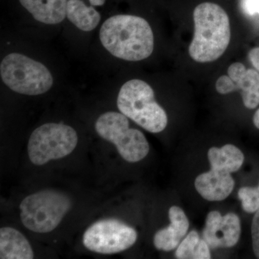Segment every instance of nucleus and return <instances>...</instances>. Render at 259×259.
<instances>
[{
	"label": "nucleus",
	"mask_w": 259,
	"mask_h": 259,
	"mask_svg": "<svg viewBox=\"0 0 259 259\" xmlns=\"http://www.w3.org/2000/svg\"><path fill=\"white\" fill-rule=\"evenodd\" d=\"M228 74L233 80L235 91L241 90L243 105L253 110L259 105V73L253 69H245L244 65L236 62L231 64Z\"/></svg>",
	"instance_id": "12"
},
{
	"label": "nucleus",
	"mask_w": 259,
	"mask_h": 259,
	"mask_svg": "<svg viewBox=\"0 0 259 259\" xmlns=\"http://www.w3.org/2000/svg\"><path fill=\"white\" fill-rule=\"evenodd\" d=\"M137 232L116 219H104L89 227L83 235V244L91 251L114 254L128 249L137 241Z\"/></svg>",
	"instance_id": "8"
},
{
	"label": "nucleus",
	"mask_w": 259,
	"mask_h": 259,
	"mask_svg": "<svg viewBox=\"0 0 259 259\" xmlns=\"http://www.w3.org/2000/svg\"><path fill=\"white\" fill-rule=\"evenodd\" d=\"M242 207L245 212L254 213L259 209V183L258 187H243L238 191Z\"/></svg>",
	"instance_id": "18"
},
{
	"label": "nucleus",
	"mask_w": 259,
	"mask_h": 259,
	"mask_svg": "<svg viewBox=\"0 0 259 259\" xmlns=\"http://www.w3.org/2000/svg\"><path fill=\"white\" fill-rule=\"evenodd\" d=\"M78 136L73 127L62 123H46L32 133L28 144L29 158L42 166L51 160L66 157L76 147Z\"/></svg>",
	"instance_id": "7"
},
{
	"label": "nucleus",
	"mask_w": 259,
	"mask_h": 259,
	"mask_svg": "<svg viewBox=\"0 0 259 259\" xmlns=\"http://www.w3.org/2000/svg\"><path fill=\"white\" fill-rule=\"evenodd\" d=\"M193 18L194 34L189 48L191 58L199 63L218 60L231 40L229 17L219 5L204 3L196 7Z\"/></svg>",
	"instance_id": "2"
},
{
	"label": "nucleus",
	"mask_w": 259,
	"mask_h": 259,
	"mask_svg": "<svg viewBox=\"0 0 259 259\" xmlns=\"http://www.w3.org/2000/svg\"><path fill=\"white\" fill-rule=\"evenodd\" d=\"M194 186L204 199L222 201L233 192L235 181L229 172L211 168L209 171L201 174L196 178Z\"/></svg>",
	"instance_id": "10"
},
{
	"label": "nucleus",
	"mask_w": 259,
	"mask_h": 259,
	"mask_svg": "<svg viewBox=\"0 0 259 259\" xmlns=\"http://www.w3.org/2000/svg\"><path fill=\"white\" fill-rule=\"evenodd\" d=\"M251 238L253 253L259 258V209L255 212L252 221Z\"/></svg>",
	"instance_id": "19"
},
{
	"label": "nucleus",
	"mask_w": 259,
	"mask_h": 259,
	"mask_svg": "<svg viewBox=\"0 0 259 259\" xmlns=\"http://www.w3.org/2000/svg\"><path fill=\"white\" fill-rule=\"evenodd\" d=\"M170 226L159 230L153 238V244L158 250L170 251L180 245L188 231L190 223L183 209L172 206L168 210Z\"/></svg>",
	"instance_id": "11"
},
{
	"label": "nucleus",
	"mask_w": 259,
	"mask_h": 259,
	"mask_svg": "<svg viewBox=\"0 0 259 259\" xmlns=\"http://www.w3.org/2000/svg\"><path fill=\"white\" fill-rule=\"evenodd\" d=\"M72 206L69 196L59 191L47 190L30 194L20 204L23 226L32 232L54 231Z\"/></svg>",
	"instance_id": "4"
},
{
	"label": "nucleus",
	"mask_w": 259,
	"mask_h": 259,
	"mask_svg": "<svg viewBox=\"0 0 259 259\" xmlns=\"http://www.w3.org/2000/svg\"><path fill=\"white\" fill-rule=\"evenodd\" d=\"M241 6L247 15H259V0H242Z\"/></svg>",
	"instance_id": "21"
},
{
	"label": "nucleus",
	"mask_w": 259,
	"mask_h": 259,
	"mask_svg": "<svg viewBox=\"0 0 259 259\" xmlns=\"http://www.w3.org/2000/svg\"><path fill=\"white\" fill-rule=\"evenodd\" d=\"M97 134L115 145L121 157L131 163L144 159L149 152V144L144 134L130 128L127 117L122 113L107 112L95 122Z\"/></svg>",
	"instance_id": "6"
},
{
	"label": "nucleus",
	"mask_w": 259,
	"mask_h": 259,
	"mask_svg": "<svg viewBox=\"0 0 259 259\" xmlns=\"http://www.w3.org/2000/svg\"><path fill=\"white\" fill-rule=\"evenodd\" d=\"M207 156L211 168L231 174L238 171L244 162L243 152L231 144L225 145L220 148H209Z\"/></svg>",
	"instance_id": "15"
},
{
	"label": "nucleus",
	"mask_w": 259,
	"mask_h": 259,
	"mask_svg": "<svg viewBox=\"0 0 259 259\" xmlns=\"http://www.w3.org/2000/svg\"><path fill=\"white\" fill-rule=\"evenodd\" d=\"M250 63L259 73V47L254 48L248 54Z\"/></svg>",
	"instance_id": "22"
},
{
	"label": "nucleus",
	"mask_w": 259,
	"mask_h": 259,
	"mask_svg": "<svg viewBox=\"0 0 259 259\" xmlns=\"http://www.w3.org/2000/svg\"><path fill=\"white\" fill-rule=\"evenodd\" d=\"M34 19L47 25L60 23L66 16L69 0H19Z\"/></svg>",
	"instance_id": "13"
},
{
	"label": "nucleus",
	"mask_w": 259,
	"mask_h": 259,
	"mask_svg": "<svg viewBox=\"0 0 259 259\" xmlns=\"http://www.w3.org/2000/svg\"><path fill=\"white\" fill-rule=\"evenodd\" d=\"M175 255L179 259H209L210 248L197 231H192L178 245Z\"/></svg>",
	"instance_id": "17"
},
{
	"label": "nucleus",
	"mask_w": 259,
	"mask_h": 259,
	"mask_svg": "<svg viewBox=\"0 0 259 259\" xmlns=\"http://www.w3.org/2000/svg\"><path fill=\"white\" fill-rule=\"evenodd\" d=\"M241 220L235 213L221 215L218 211H212L206 218L202 236L210 249L231 248L241 237Z\"/></svg>",
	"instance_id": "9"
},
{
	"label": "nucleus",
	"mask_w": 259,
	"mask_h": 259,
	"mask_svg": "<svg viewBox=\"0 0 259 259\" xmlns=\"http://www.w3.org/2000/svg\"><path fill=\"white\" fill-rule=\"evenodd\" d=\"M93 6H102L105 4V0H89Z\"/></svg>",
	"instance_id": "24"
},
{
	"label": "nucleus",
	"mask_w": 259,
	"mask_h": 259,
	"mask_svg": "<svg viewBox=\"0 0 259 259\" xmlns=\"http://www.w3.org/2000/svg\"><path fill=\"white\" fill-rule=\"evenodd\" d=\"M31 245L20 232L10 227L0 229V258L32 259Z\"/></svg>",
	"instance_id": "14"
},
{
	"label": "nucleus",
	"mask_w": 259,
	"mask_h": 259,
	"mask_svg": "<svg viewBox=\"0 0 259 259\" xmlns=\"http://www.w3.org/2000/svg\"><path fill=\"white\" fill-rule=\"evenodd\" d=\"M66 17L76 28L90 32L100 23V13L93 7L87 6L81 0H69L66 8Z\"/></svg>",
	"instance_id": "16"
},
{
	"label": "nucleus",
	"mask_w": 259,
	"mask_h": 259,
	"mask_svg": "<svg viewBox=\"0 0 259 259\" xmlns=\"http://www.w3.org/2000/svg\"><path fill=\"white\" fill-rule=\"evenodd\" d=\"M253 121L255 127L259 129V108L255 112L254 115H253Z\"/></svg>",
	"instance_id": "23"
},
{
	"label": "nucleus",
	"mask_w": 259,
	"mask_h": 259,
	"mask_svg": "<svg viewBox=\"0 0 259 259\" xmlns=\"http://www.w3.org/2000/svg\"><path fill=\"white\" fill-rule=\"evenodd\" d=\"M100 39L112 56L125 61L147 59L154 47L149 23L135 15H118L107 19L100 29Z\"/></svg>",
	"instance_id": "1"
},
{
	"label": "nucleus",
	"mask_w": 259,
	"mask_h": 259,
	"mask_svg": "<svg viewBox=\"0 0 259 259\" xmlns=\"http://www.w3.org/2000/svg\"><path fill=\"white\" fill-rule=\"evenodd\" d=\"M0 74L10 90L30 96L47 93L54 83L45 65L18 53L5 56L0 65Z\"/></svg>",
	"instance_id": "5"
},
{
	"label": "nucleus",
	"mask_w": 259,
	"mask_h": 259,
	"mask_svg": "<svg viewBox=\"0 0 259 259\" xmlns=\"http://www.w3.org/2000/svg\"><path fill=\"white\" fill-rule=\"evenodd\" d=\"M216 90L221 95H227L235 92V85L233 80L229 76L223 75L216 81Z\"/></svg>",
	"instance_id": "20"
},
{
	"label": "nucleus",
	"mask_w": 259,
	"mask_h": 259,
	"mask_svg": "<svg viewBox=\"0 0 259 259\" xmlns=\"http://www.w3.org/2000/svg\"><path fill=\"white\" fill-rule=\"evenodd\" d=\"M117 105L121 113L148 132L158 134L166 127V112L155 100L153 89L142 80L132 79L124 83Z\"/></svg>",
	"instance_id": "3"
}]
</instances>
